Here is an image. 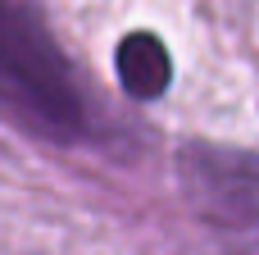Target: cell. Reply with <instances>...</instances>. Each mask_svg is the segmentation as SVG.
<instances>
[{
    "instance_id": "6da1fadb",
    "label": "cell",
    "mask_w": 259,
    "mask_h": 255,
    "mask_svg": "<svg viewBox=\"0 0 259 255\" xmlns=\"http://www.w3.org/2000/svg\"><path fill=\"white\" fill-rule=\"evenodd\" d=\"M0 110L50 141L87 132L82 87L36 0H0Z\"/></svg>"
},
{
    "instance_id": "7a4b0ae2",
    "label": "cell",
    "mask_w": 259,
    "mask_h": 255,
    "mask_svg": "<svg viewBox=\"0 0 259 255\" xmlns=\"http://www.w3.org/2000/svg\"><path fill=\"white\" fill-rule=\"evenodd\" d=\"M178 178L191 210L241 242H259V155L232 146H182Z\"/></svg>"
},
{
    "instance_id": "3957f363",
    "label": "cell",
    "mask_w": 259,
    "mask_h": 255,
    "mask_svg": "<svg viewBox=\"0 0 259 255\" xmlns=\"http://www.w3.org/2000/svg\"><path fill=\"white\" fill-rule=\"evenodd\" d=\"M114 64H118V82H123L127 96H137V100L164 96L168 73H173L168 50H164V41H159L155 32H127V37L118 41V50H114Z\"/></svg>"
}]
</instances>
